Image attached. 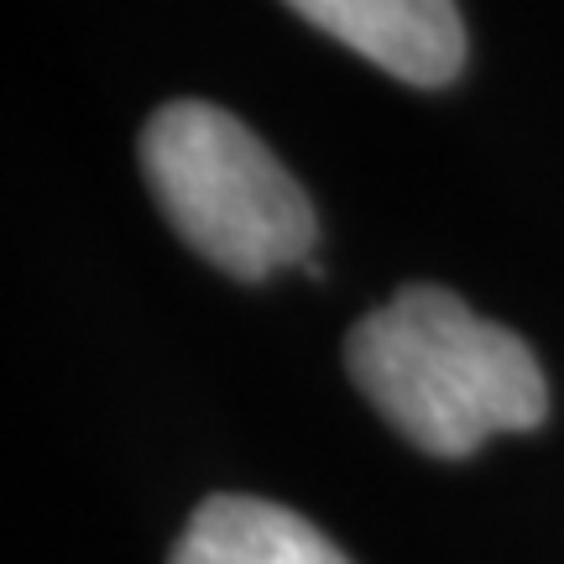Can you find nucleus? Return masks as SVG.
<instances>
[{
	"label": "nucleus",
	"instance_id": "f257e3e1",
	"mask_svg": "<svg viewBox=\"0 0 564 564\" xmlns=\"http://www.w3.org/2000/svg\"><path fill=\"white\" fill-rule=\"evenodd\" d=\"M345 366L366 403L434 460H465L497 434L539 429L549 413L533 350L429 282L371 308L345 340Z\"/></svg>",
	"mask_w": 564,
	"mask_h": 564
},
{
	"label": "nucleus",
	"instance_id": "f03ea898",
	"mask_svg": "<svg viewBox=\"0 0 564 564\" xmlns=\"http://www.w3.org/2000/svg\"><path fill=\"white\" fill-rule=\"evenodd\" d=\"M141 173L173 230L230 278L262 282L314 257L319 220L308 194L220 105H162L141 126Z\"/></svg>",
	"mask_w": 564,
	"mask_h": 564
},
{
	"label": "nucleus",
	"instance_id": "7ed1b4c3",
	"mask_svg": "<svg viewBox=\"0 0 564 564\" xmlns=\"http://www.w3.org/2000/svg\"><path fill=\"white\" fill-rule=\"evenodd\" d=\"M303 21L371 58L392 79L440 89L465 63V21L455 0H288Z\"/></svg>",
	"mask_w": 564,
	"mask_h": 564
},
{
	"label": "nucleus",
	"instance_id": "20e7f679",
	"mask_svg": "<svg viewBox=\"0 0 564 564\" xmlns=\"http://www.w3.org/2000/svg\"><path fill=\"white\" fill-rule=\"evenodd\" d=\"M167 564H350L293 507L262 497H209L188 518Z\"/></svg>",
	"mask_w": 564,
	"mask_h": 564
}]
</instances>
